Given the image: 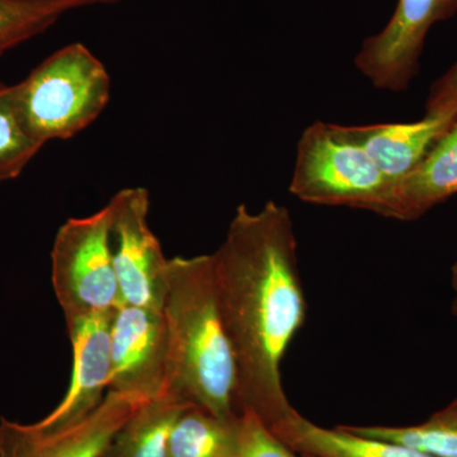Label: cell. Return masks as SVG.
Here are the masks:
<instances>
[{
  "instance_id": "cell-3",
  "label": "cell",
  "mask_w": 457,
  "mask_h": 457,
  "mask_svg": "<svg viewBox=\"0 0 457 457\" xmlns=\"http://www.w3.org/2000/svg\"><path fill=\"white\" fill-rule=\"evenodd\" d=\"M111 87L104 62L74 42L45 59L13 89L27 131L45 145L71 139L92 125L110 102Z\"/></svg>"
},
{
  "instance_id": "cell-11",
  "label": "cell",
  "mask_w": 457,
  "mask_h": 457,
  "mask_svg": "<svg viewBox=\"0 0 457 457\" xmlns=\"http://www.w3.org/2000/svg\"><path fill=\"white\" fill-rule=\"evenodd\" d=\"M457 194V117L425 159L390 188L375 213L413 221Z\"/></svg>"
},
{
  "instance_id": "cell-22",
  "label": "cell",
  "mask_w": 457,
  "mask_h": 457,
  "mask_svg": "<svg viewBox=\"0 0 457 457\" xmlns=\"http://www.w3.org/2000/svg\"><path fill=\"white\" fill-rule=\"evenodd\" d=\"M451 287H453V314L457 319V254L453 266H451Z\"/></svg>"
},
{
  "instance_id": "cell-2",
  "label": "cell",
  "mask_w": 457,
  "mask_h": 457,
  "mask_svg": "<svg viewBox=\"0 0 457 457\" xmlns=\"http://www.w3.org/2000/svg\"><path fill=\"white\" fill-rule=\"evenodd\" d=\"M170 333L167 395L236 418V357L219 306L212 254L176 257L163 308Z\"/></svg>"
},
{
  "instance_id": "cell-13",
  "label": "cell",
  "mask_w": 457,
  "mask_h": 457,
  "mask_svg": "<svg viewBox=\"0 0 457 457\" xmlns=\"http://www.w3.org/2000/svg\"><path fill=\"white\" fill-rule=\"evenodd\" d=\"M270 429L303 457H433L394 442L357 435L345 426L324 428L296 409Z\"/></svg>"
},
{
  "instance_id": "cell-19",
  "label": "cell",
  "mask_w": 457,
  "mask_h": 457,
  "mask_svg": "<svg viewBox=\"0 0 457 457\" xmlns=\"http://www.w3.org/2000/svg\"><path fill=\"white\" fill-rule=\"evenodd\" d=\"M242 414V437L237 457H303L279 440L269 427L249 411Z\"/></svg>"
},
{
  "instance_id": "cell-7",
  "label": "cell",
  "mask_w": 457,
  "mask_h": 457,
  "mask_svg": "<svg viewBox=\"0 0 457 457\" xmlns=\"http://www.w3.org/2000/svg\"><path fill=\"white\" fill-rule=\"evenodd\" d=\"M457 11V0H399L380 32L363 41L354 64L375 88L403 92L420 71L429 29Z\"/></svg>"
},
{
  "instance_id": "cell-4",
  "label": "cell",
  "mask_w": 457,
  "mask_h": 457,
  "mask_svg": "<svg viewBox=\"0 0 457 457\" xmlns=\"http://www.w3.org/2000/svg\"><path fill=\"white\" fill-rule=\"evenodd\" d=\"M392 183L345 126L317 121L296 147L290 192L306 204L376 212Z\"/></svg>"
},
{
  "instance_id": "cell-10",
  "label": "cell",
  "mask_w": 457,
  "mask_h": 457,
  "mask_svg": "<svg viewBox=\"0 0 457 457\" xmlns=\"http://www.w3.org/2000/svg\"><path fill=\"white\" fill-rule=\"evenodd\" d=\"M113 312L66 321L73 347L71 383L64 399L49 416L33 423L41 431H62L78 425L106 398L112 372L111 327Z\"/></svg>"
},
{
  "instance_id": "cell-14",
  "label": "cell",
  "mask_w": 457,
  "mask_h": 457,
  "mask_svg": "<svg viewBox=\"0 0 457 457\" xmlns=\"http://www.w3.org/2000/svg\"><path fill=\"white\" fill-rule=\"evenodd\" d=\"M188 405L171 395L147 400L114 433L101 457H167L171 428Z\"/></svg>"
},
{
  "instance_id": "cell-8",
  "label": "cell",
  "mask_w": 457,
  "mask_h": 457,
  "mask_svg": "<svg viewBox=\"0 0 457 457\" xmlns=\"http://www.w3.org/2000/svg\"><path fill=\"white\" fill-rule=\"evenodd\" d=\"M111 392L153 400L167 395L170 333L163 311L122 305L111 327Z\"/></svg>"
},
{
  "instance_id": "cell-17",
  "label": "cell",
  "mask_w": 457,
  "mask_h": 457,
  "mask_svg": "<svg viewBox=\"0 0 457 457\" xmlns=\"http://www.w3.org/2000/svg\"><path fill=\"white\" fill-rule=\"evenodd\" d=\"M42 146L21 119L13 86L0 82V183L20 177Z\"/></svg>"
},
{
  "instance_id": "cell-12",
  "label": "cell",
  "mask_w": 457,
  "mask_h": 457,
  "mask_svg": "<svg viewBox=\"0 0 457 457\" xmlns=\"http://www.w3.org/2000/svg\"><path fill=\"white\" fill-rule=\"evenodd\" d=\"M456 117L426 114L420 121L345 126V130L368 153L393 187L416 170Z\"/></svg>"
},
{
  "instance_id": "cell-6",
  "label": "cell",
  "mask_w": 457,
  "mask_h": 457,
  "mask_svg": "<svg viewBox=\"0 0 457 457\" xmlns=\"http://www.w3.org/2000/svg\"><path fill=\"white\" fill-rule=\"evenodd\" d=\"M107 207L111 253L123 305L163 311L170 260L147 222L149 191L123 188Z\"/></svg>"
},
{
  "instance_id": "cell-18",
  "label": "cell",
  "mask_w": 457,
  "mask_h": 457,
  "mask_svg": "<svg viewBox=\"0 0 457 457\" xmlns=\"http://www.w3.org/2000/svg\"><path fill=\"white\" fill-rule=\"evenodd\" d=\"M66 9L25 0H0V56L51 29Z\"/></svg>"
},
{
  "instance_id": "cell-21",
  "label": "cell",
  "mask_w": 457,
  "mask_h": 457,
  "mask_svg": "<svg viewBox=\"0 0 457 457\" xmlns=\"http://www.w3.org/2000/svg\"><path fill=\"white\" fill-rule=\"evenodd\" d=\"M25 2L60 5V7L65 8L69 12L71 9L89 7V5L114 4V3L121 2V0H25Z\"/></svg>"
},
{
  "instance_id": "cell-20",
  "label": "cell",
  "mask_w": 457,
  "mask_h": 457,
  "mask_svg": "<svg viewBox=\"0 0 457 457\" xmlns=\"http://www.w3.org/2000/svg\"><path fill=\"white\" fill-rule=\"evenodd\" d=\"M426 110L428 116H457V62L433 83Z\"/></svg>"
},
{
  "instance_id": "cell-15",
  "label": "cell",
  "mask_w": 457,
  "mask_h": 457,
  "mask_svg": "<svg viewBox=\"0 0 457 457\" xmlns=\"http://www.w3.org/2000/svg\"><path fill=\"white\" fill-rule=\"evenodd\" d=\"M240 437L242 414L221 418L191 404L171 428L167 457H237Z\"/></svg>"
},
{
  "instance_id": "cell-16",
  "label": "cell",
  "mask_w": 457,
  "mask_h": 457,
  "mask_svg": "<svg viewBox=\"0 0 457 457\" xmlns=\"http://www.w3.org/2000/svg\"><path fill=\"white\" fill-rule=\"evenodd\" d=\"M366 437L390 441L433 457H457V396L414 426H345Z\"/></svg>"
},
{
  "instance_id": "cell-5",
  "label": "cell",
  "mask_w": 457,
  "mask_h": 457,
  "mask_svg": "<svg viewBox=\"0 0 457 457\" xmlns=\"http://www.w3.org/2000/svg\"><path fill=\"white\" fill-rule=\"evenodd\" d=\"M51 279L66 321L113 312L122 305L110 245V212L71 218L51 251Z\"/></svg>"
},
{
  "instance_id": "cell-1",
  "label": "cell",
  "mask_w": 457,
  "mask_h": 457,
  "mask_svg": "<svg viewBox=\"0 0 457 457\" xmlns=\"http://www.w3.org/2000/svg\"><path fill=\"white\" fill-rule=\"evenodd\" d=\"M212 255L219 306L236 357L237 411L253 413L273 428L295 411L281 368L308 311L290 212L275 201L255 212L240 204Z\"/></svg>"
},
{
  "instance_id": "cell-9",
  "label": "cell",
  "mask_w": 457,
  "mask_h": 457,
  "mask_svg": "<svg viewBox=\"0 0 457 457\" xmlns=\"http://www.w3.org/2000/svg\"><path fill=\"white\" fill-rule=\"evenodd\" d=\"M146 400L108 390L86 420L62 431L0 420V457H101L114 433Z\"/></svg>"
}]
</instances>
